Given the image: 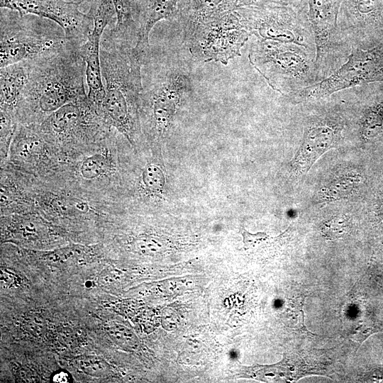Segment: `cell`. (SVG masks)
Listing matches in <instances>:
<instances>
[{
  "label": "cell",
  "instance_id": "obj_5",
  "mask_svg": "<svg viewBox=\"0 0 383 383\" xmlns=\"http://www.w3.org/2000/svg\"><path fill=\"white\" fill-rule=\"evenodd\" d=\"M183 33L184 40L194 57L224 65L241 55L240 50L250 35L243 26L236 11L194 25Z\"/></svg>",
  "mask_w": 383,
  "mask_h": 383
},
{
  "label": "cell",
  "instance_id": "obj_3",
  "mask_svg": "<svg viewBox=\"0 0 383 383\" xmlns=\"http://www.w3.org/2000/svg\"><path fill=\"white\" fill-rule=\"evenodd\" d=\"M14 14V13H13ZM1 15L0 67L55 54L70 44L62 28L28 21L26 16Z\"/></svg>",
  "mask_w": 383,
  "mask_h": 383
},
{
  "label": "cell",
  "instance_id": "obj_15",
  "mask_svg": "<svg viewBox=\"0 0 383 383\" xmlns=\"http://www.w3.org/2000/svg\"><path fill=\"white\" fill-rule=\"evenodd\" d=\"M30 67V61H23L0 70L1 111H6L15 118Z\"/></svg>",
  "mask_w": 383,
  "mask_h": 383
},
{
  "label": "cell",
  "instance_id": "obj_19",
  "mask_svg": "<svg viewBox=\"0 0 383 383\" xmlns=\"http://www.w3.org/2000/svg\"><path fill=\"white\" fill-rule=\"evenodd\" d=\"M82 370L86 374L95 377H104L109 373L108 364L95 356H87L79 361Z\"/></svg>",
  "mask_w": 383,
  "mask_h": 383
},
{
  "label": "cell",
  "instance_id": "obj_22",
  "mask_svg": "<svg viewBox=\"0 0 383 383\" xmlns=\"http://www.w3.org/2000/svg\"><path fill=\"white\" fill-rule=\"evenodd\" d=\"M23 324L25 329L35 337L42 336L46 330L45 322L38 314H30L25 318Z\"/></svg>",
  "mask_w": 383,
  "mask_h": 383
},
{
  "label": "cell",
  "instance_id": "obj_2",
  "mask_svg": "<svg viewBox=\"0 0 383 383\" xmlns=\"http://www.w3.org/2000/svg\"><path fill=\"white\" fill-rule=\"evenodd\" d=\"M30 62L16 113L17 121L23 123L42 122L62 106L88 97L84 84L86 64L71 44Z\"/></svg>",
  "mask_w": 383,
  "mask_h": 383
},
{
  "label": "cell",
  "instance_id": "obj_10",
  "mask_svg": "<svg viewBox=\"0 0 383 383\" xmlns=\"http://www.w3.org/2000/svg\"><path fill=\"white\" fill-rule=\"evenodd\" d=\"M342 0H304L302 11L309 23L316 45L317 75L323 72L328 54L334 47Z\"/></svg>",
  "mask_w": 383,
  "mask_h": 383
},
{
  "label": "cell",
  "instance_id": "obj_7",
  "mask_svg": "<svg viewBox=\"0 0 383 383\" xmlns=\"http://www.w3.org/2000/svg\"><path fill=\"white\" fill-rule=\"evenodd\" d=\"M143 86L141 105L150 133L163 137L172 126L182 100L191 92L190 77L179 69H162ZM140 105V106H141Z\"/></svg>",
  "mask_w": 383,
  "mask_h": 383
},
{
  "label": "cell",
  "instance_id": "obj_24",
  "mask_svg": "<svg viewBox=\"0 0 383 383\" xmlns=\"http://www.w3.org/2000/svg\"><path fill=\"white\" fill-rule=\"evenodd\" d=\"M65 1L76 3V4H81L82 3H83L84 1H88V2L91 3L93 0H65Z\"/></svg>",
  "mask_w": 383,
  "mask_h": 383
},
{
  "label": "cell",
  "instance_id": "obj_23",
  "mask_svg": "<svg viewBox=\"0 0 383 383\" xmlns=\"http://www.w3.org/2000/svg\"><path fill=\"white\" fill-rule=\"evenodd\" d=\"M70 379L71 378L69 374L64 371L57 372V373L53 374V377L52 379V382H61V383L70 382Z\"/></svg>",
  "mask_w": 383,
  "mask_h": 383
},
{
  "label": "cell",
  "instance_id": "obj_6",
  "mask_svg": "<svg viewBox=\"0 0 383 383\" xmlns=\"http://www.w3.org/2000/svg\"><path fill=\"white\" fill-rule=\"evenodd\" d=\"M243 26L258 40L294 44L310 49L309 21L304 12L291 6H238Z\"/></svg>",
  "mask_w": 383,
  "mask_h": 383
},
{
  "label": "cell",
  "instance_id": "obj_18",
  "mask_svg": "<svg viewBox=\"0 0 383 383\" xmlns=\"http://www.w3.org/2000/svg\"><path fill=\"white\" fill-rule=\"evenodd\" d=\"M143 181L146 188L152 192H160L163 189L165 178L162 170L155 165H148L143 172Z\"/></svg>",
  "mask_w": 383,
  "mask_h": 383
},
{
  "label": "cell",
  "instance_id": "obj_8",
  "mask_svg": "<svg viewBox=\"0 0 383 383\" xmlns=\"http://www.w3.org/2000/svg\"><path fill=\"white\" fill-rule=\"evenodd\" d=\"M383 80V45L371 50L353 48L347 61L334 73L298 91L305 99H318L365 82Z\"/></svg>",
  "mask_w": 383,
  "mask_h": 383
},
{
  "label": "cell",
  "instance_id": "obj_17",
  "mask_svg": "<svg viewBox=\"0 0 383 383\" xmlns=\"http://www.w3.org/2000/svg\"><path fill=\"white\" fill-rule=\"evenodd\" d=\"M349 230V221L346 216H336L326 222L321 227L323 237L335 240L343 237Z\"/></svg>",
  "mask_w": 383,
  "mask_h": 383
},
{
  "label": "cell",
  "instance_id": "obj_12",
  "mask_svg": "<svg viewBox=\"0 0 383 383\" xmlns=\"http://www.w3.org/2000/svg\"><path fill=\"white\" fill-rule=\"evenodd\" d=\"M102 35L103 34L92 30L87 41L77 49L79 55L86 64L88 99L99 109L106 94L100 61V45Z\"/></svg>",
  "mask_w": 383,
  "mask_h": 383
},
{
  "label": "cell",
  "instance_id": "obj_9",
  "mask_svg": "<svg viewBox=\"0 0 383 383\" xmlns=\"http://www.w3.org/2000/svg\"><path fill=\"white\" fill-rule=\"evenodd\" d=\"M0 5L21 16L31 14L53 21L76 48L87 41L93 29L91 17L79 10V4L65 0H2Z\"/></svg>",
  "mask_w": 383,
  "mask_h": 383
},
{
  "label": "cell",
  "instance_id": "obj_20",
  "mask_svg": "<svg viewBox=\"0 0 383 383\" xmlns=\"http://www.w3.org/2000/svg\"><path fill=\"white\" fill-rule=\"evenodd\" d=\"M105 168L104 157L100 155H96L83 162L80 172L84 179H92L104 172Z\"/></svg>",
  "mask_w": 383,
  "mask_h": 383
},
{
  "label": "cell",
  "instance_id": "obj_11",
  "mask_svg": "<svg viewBox=\"0 0 383 383\" xmlns=\"http://www.w3.org/2000/svg\"><path fill=\"white\" fill-rule=\"evenodd\" d=\"M340 133V126L328 118L307 126L302 143L291 162L294 173H306L317 159L333 146Z\"/></svg>",
  "mask_w": 383,
  "mask_h": 383
},
{
  "label": "cell",
  "instance_id": "obj_14",
  "mask_svg": "<svg viewBox=\"0 0 383 383\" xmlns=\"http://www.w3.org/2000/svg\"><path fill=\"white\" fill-rule=\"evenodd\" d=\"M180 0H143L135 4L136 21L138 26L137 44L149 49V35L161 20L177 18Z\"/></svg>",
  "mask_w": 383,
  "mask_h": 383
},
{
  "label": "cell",
  "instance_id": "obj_4",
  "mask_svg": "<svg viewBox=\"0 0 383 383\" xmlns=\"http://www.w3.org/2000/svg\"><path fill=\"white\" fill-rule=\"evenodd\" d=\"M248 58L269 85L281 93L291 88L293 82L303 85L312 77L316 80L315 60L304 47L257 40L252 45Z\"/></svg>",
  "mask_w": 383,
  "mask_h": 383
},
{
  "label": "cell",
  "instance_id": "obj_1",
  "mask_svg": "<svg viewBox=\"0 0 383 383\" xmlns=\"http://www.w3.org/2000/svg\"><path fill=\"white\" fill-rule=\"evenodd\" d=\"M150 50L112 28L103 34L100 61L106 94L99 109L106 122L126 135L137 130L143 92L142 70Z\"/></svg>",
  "mask_w": 383,
  "mask_h": 383
},
{
  "label": "cell",
  "instance_id": "obj_16",
  "mask_svg": "<svg viewBox=\"0 0 383 383\" xmlns=\"http://www.w3.org/2000/svg\"><path fill=\"white\" fill-rule=\"evenodd\" d=\"M116 13V21L113 30L121 35L134 40L138 39V26L135 6L131 0H111ZM138 43V42H137Z\"/></svg>",
  "mask_w": 383,
  "mask_h": 383
},
{
  "label": "cell",
  "instance_id": "obj_26",
  "mask_svg": "<svg viewBox=\"0 0 383 383\" xmlns=\"http://www.w3.org/2000/svg\"><path fill=\"white\" fill-rule=\"evenodd\" d=\"M0 1H2V0H0Z\"/></svg>",
  "mask_w": 383,
  "mask_h": 383
},
{
  "label": "cell",
  "instance_id": "obj_25",
  "mask_svg": "<svg viewBox=\"0 0 383 383\" xmlns=\"http://www.w3.org/2000/svg\"><path fill=\"white\" fill-rule=\"evenodd\" d=\"M131 1H132V2H133V3L135 4H135H136V2H137L138 0H131Z\"/></svg>",
  "mask_w": 383,
  "mask_h": 383
},
{
  "label": "cell",
  "instance_id": "obj_21",
  "mask_svg": "<svg viewBox=\"0 0 383 383\" xmlns=\"http://www.w3.org/2000/svg\"><path fill=\"white\" fill-rule=\"evenodd\" d=\"M304 0H238V6H282L301 10Z\"/></svg>",
  "mask_w": 383,
  "mask_h": 383
},
{
  "label": "cell",
  "instance_id": "obj_13",
  "mask_svg": "<svg viewBox=\"0 0 383 383\" xmlns=\"http://www.w3.org/2000/svg\"><path fill=\"white\" fill-rule=\"evenodd\" d=\"M238 7V0H180L177 19L184 31L234 12Z\"/></svg>",
  "mask_w": 383,
  "mask_h": 383
}]
</instances>
